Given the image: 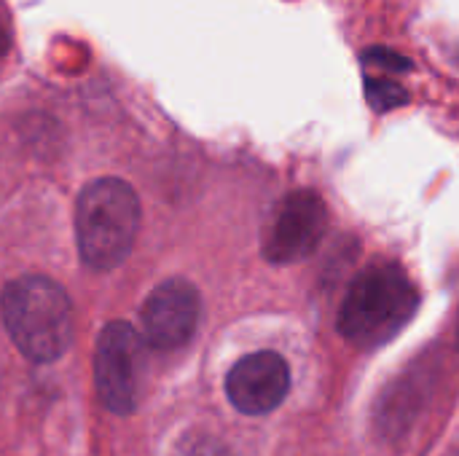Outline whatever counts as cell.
<instances>
[{
    "label": "cell",
    "mask_w": 459,
    "mask_h": 456,
    "mask_svg": "<svg viewBox=\"0 0 459 456\" xmlns=\"http://www.w3.org/2000/svg\"><path fill=\"white\" fill-rule=\"evenodd\" d=\"M457 347H459V323H457Z\"/></svg>",
    "instance_id": "obj_12"
},
{
    "label": "cell",
    "mask_w": 459,
    "mask_h": 456,
    "mask_svg": "<svg viewBox=\"0 0 459 456\" xmlns=\"http://www.w3.org/2000/svg\"><path fill=\"white\" fill-rule=\"evenodd\" d=\"M178 456H229V452L212 438H191L178 449Z\"/></svg>",
    "instance_id": "obj_10"
},
{
    "label": "cell",
    "mask_w": 459,
    "mask_h": 456,
    "mask_svg": "<svg viewBox=\"0 0 459 456\" xmlns=\"http://www.w3.org/2000/svg\"><path fill=\"white\" fill-rule=\"evenodd\" d=\"M0 312L13 347L32 363L59 360L73 341V304L62 285L27 274L3 288Z\"/></svg>",
    "instance_id": "obj_2"
},
{
    "label": "cell",
    "mask_w": 459,
    "mask_h": 456,
    "mask_svg": "<svg viewBox=\"0 0 459 456\" xmlns=\"http://www.w3.org/2000/svg\"><path fill=\"white\" fill-rule=\"evenodd\" d=\"M199 317V290L188 280H167L143 304V336L153 349H180L196 333Z\"/></svg>",
    "instance_id": "obj_6"
},
{
    "label": "cell",
    "mask_w": 459,
    "mask_h": 456,
    "mask_svg": "<svg viewBox=\"0 0 459 456\" xmlns=\"http://www.w3.org/2000/svg\"><path fill=\"white\" fill-rule=\"evenodd\" d=\"M140 231V199L118 177H100L83 185L75 202V245L81 261L94 271L121 266Z\"/></svg>",
    "instance_id": "obj_3"
},
{
    "label": "cell",
    "mask_w": 459,
    "mask_h": 456,
    "mask_svg": "<svg viewBox=\"0 0 459 456\" xmlns=\"http://www.w3.org/2000/svg\"><path fill=\"white\" fill-rule=\"evenodd\" d=\"M417 304L420 296L409 274L393 261H377L352 280L339 312V331L350 344L377 349L409 325Z\"/></svg>",
    "instance_id": "obj_1"
},
{
    "label": "cell",
    "mask_w": 459,
    "mask_h": 456,
    "mask_svg": "<svg viewBox=\"0 0 459 456\" xmlns=\"http://www.w3.org/2000/svg\"><path fill=\"white\" fill-rule=\"evenodd\" d=\"M328 228L325 202L315 191L288 194L272 212L264 231V258L277 266L299 263L309 258Z\"/></svg>",
    "instance_id": "obj_5"
},
{
    "label": "cell",
    "mask_w": 459,
    "mask_h": 456,
    "mask_svg": "<svg viewBox=\"0 0 459 456\" xmlns=\"http://www.w3.org/2000/svg\"><path fill=\"white\" fill-rule=\"evenodd\" d=\"M366 62L379 67V70H390V73H406L411 70V62L406 56H401L398 51L393 48H385V46H377L366 54Z\"/></svg>",
    "instance_id": "obj_9"
},
{
    "label": "cell",
    "mask_w": 459,
    "mask_h": 456,
    "mask_svg": "<svg viewBox=\"0 0 459 456\" xmlns=\"http://www.w3.org/2000/svg\"><path fill=\"white\" fill-rule=\"evenodd\" d=\"M290 390V368L277 352H253L242 357L226 376L231 406L247 417L274 411Z\"/></svg>",
    "instance_id": "obj_7"
},
{
    "label": "cell",
    "mask_w": 459,
    "mask_h": 456,
    "mask_svg": "<svg viewBox=\"0 0 459 456\" xmlns=\"http://www.w3.org/2000/svg\"><path fill=\"white\" fill-rule=\"evenodd\" d=\"M145 368L143 336L129 323H110L94 347V382L108 411L126 417L137 409Z\"/></svg>",
    "instance_id": "obj_4"
},
{
    "label": "cell",
    "mask_w": 459,
    "mask_h": 456,
    "mask_svg": "<svg viewBox=\"0 0 459 456\" xmlns=\"http://www.w3.org/2000/svg\"><path fill=\"white\" fill-rule=\"evenodd\" d=\"M366 99L377 113L395 110L409 102V91L395 83L393 78H368L366 81Z\"/></svg>",
    "instance_id": "obj_8"
},
{
    "label": "cell",
    "mask_w": 459,
    "mask_h": 456,
    "mask_svg": "<svg viewBox=\"0 0 459 456\" xmlns=\"http://www.w3.org/2000/svg\"><path fill=\"white\" fill-rule=\"evenodd\" d=\"M8 43H11V38H8V30H5V24L0 22V59H3V54L8 51Z\"/></svg>",
    "instance_id": "obj_11"
}]
</instances>
